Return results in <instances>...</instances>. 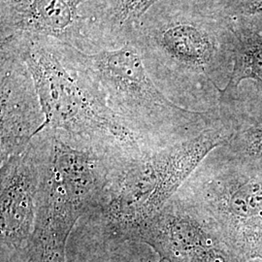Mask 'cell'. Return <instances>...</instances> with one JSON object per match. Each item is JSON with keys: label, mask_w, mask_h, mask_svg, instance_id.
Masks as SVG:
<instances>
[{"label": "cell", "mask_w": 262, "mask_h": 262, "mask_svg": "<svg viewBox=\"0 0 262 262\" xmlns=\"http://www.w3.org/2000/svg\"><path fill=\"white\" fill-rule=\"evenodd\" d=\"M95 0H0V39L29 35L94 53Z\"/></svg>", "instance_id": "cell-8"}, {"label": "cell", "mask_w": 262, "mask_h": 262, "mask_svg": "<svg viewBox=\"0 0 262 262\" xmlns=\"http://www.w3.org/2000/svg\"><path fill=\"white\" fill-rule=\"evenodd\" d=\"M176 197L212 222L242 259L262 258V162L212 150Z\"/></svg>", "instance_id": "cell-5"}, {"label": "cell", "mask_w": 262, "mask_h": 262, "mask_svg": "<svg viewBox=\"0 0 262 262\" xmlns=\"http://www.w3.org/2000/svg\"><path fill=\"white\" fill-rule=\"evenodd\" d=\"M43 144L40 133L0 166V262H28L37 219Z\"/></svg>", "instance_id": "cell-7"}, {"label": "cell", "mask_w": 262, "mask_h": 262, "mask_svg": "<svg viewBox=\"0 0 262 262\" xmlns=\"http://www.w3.org/2000/svg\"><path fill=\"white\" fill-rule=\"evenodd\" d=\"M248 262H262V258H254V259L249 260Z\"/></svg>", "instance_id": "cell-15"}, {"label": "cell", "mask_w": 262, "mask_h": 262, "mask_svg": "<svg viewBox=\"0 0 262 262\" xmlns=\"http://www.w3.org/2000/svg\"><path fill=\"white\" fill-rule=\"evenodd\" d=\"M0 166L28 149L45 116L33 78L21 57L0 45Z\"/></svg>", "instance_id": "cell-9"}, {"label": "cell", "mask_w": 262, "mask_h": 262, "mask_svg": "<svg viewBox=\"0 0 262 262\" xmlns=\"http://www.w3.org/2000/svg\"><path fill=\"white\" fill-rule=\"evenodd\" d=\"M17 53L33 78L44 128L64 131L99 150L136 157L147 151L85 85L54 39L14 35L0 39Z\"/></svg>", "instance_id": "cell-4"}, {"label": "cell", "mask_w": 262, "mask_h": 262, "mask_svg": "<svg viewBox=\"0 0 262 262\" xmlns=\"http://www.w3.org/2000/svg\"><path fill=\"white\" fill-rule=\"evenodd\" d=\"M216 4L227 17L262 14V0H224Z\"/></svg>", "instance_id": "cell-14"}, {"label": "cell", "mask_w": 262, "mask_h": 262, "mask_svg": "<svg viewBox=\"0 0 262 262\" xmlns=\"http://www.w3.org/2000/svg\"><path fill=\"white\" fill-rule=\"evenodd\" d=\"M221 116V115H220ZM230 129L221 117L196 136L128 160L111 187L100 212L116 223L135 226L157 215L215 148L225 145Z\"/></svg>", "instance_id": "cell-6"}, {"label": "cell", "mask_w": 262, "mask_h": 262, "mask_svg": "<svg viewBox=\"0 0 262 262\" xmlns=\"http://www.w3.org/2000/svg\"><path fill=\"white\" fill-rule=\"evenodd\" d=\"M39 133L43 162L29 259L66 262L76 225L84 215L103 210L122 166L135 158L99 150L64 131Z\"/></svg>", "instance_id": "cell-2"}, {"label": "cell", "mask_w": 262, "mask_h": 262, "mask_svg": "<svg viewBox=\"0 0 262 262\" xmlns=\"http://www.w3.org/2000/svg\"><path fill=\"white\" fill-rule=\"evenodd\" d=\"M64 52L85 85L147 151L194 137L221 120L217 107L193 112L169 100L131 42L94 53L64 44Z\"/></svg>", "instance_id": "cell-3"}, {"label": "cell", "mask_w": 262, "mask_h": 262, "mask_svg": "<svg viewBox=\"0 0 262 262\" xmlns=\"http://www.w3.org/2000/svg\"><path fill=\"white\" fill-rule=\"evenodd\" d=\"M229 18L236 53L233 74L227 85L238 86L246 80L262 83V14Z\"/></svg>", "instance_id": "cell-13"}, {"label": "cell", "mask_w": 262, "mask_h": 262, "mask_svg": "<svg viewBox=\"0 0 262 262\" xmlns=\"http://www.w3.org/2000/svg\"><path fill=\"white\" fill-rule=\"evenodd\" d=\"M159 0H95L93 36L96 52L128 43L143 16Z\"/></svg>", "instance_id": "cell-12"}, {"label": "cell", "mask_w": 262, "mask_h": 262, "mask_svg": "<svg viewBox=\"0 0 262 262\" xmlns=\"http://www.w3.org/2000/svg\"><path fill=\"white\" fill-rule=\"evenodd\" d=\"M66 262H170L100 212L84 215L66 248Z\"/></svg>", "instance_id": "cell-10"}, {"label": "cell", "mask_w": 262, "mask_h": 262, "mask_svg": "<svg viewBox=\"0 0 262 262\" xmlns=\"http://www.w3.org/2000/svg\"><path fill=\"white\" fill-rule=\"evenodd\" d=\"M169 100L193 112L219 106L234 69L230 18L212 0H159L129 41Z\"/></svg>", "instance_id": "cell-1"}, {"label": "cell", "mask_w": 262, "mask_h": 262, "mask_svg": "<svg viewBox=\"0 0 262 262\" xmlns=\"http://www.w3.org/2000/svg\"><path fill=\"white\" fill-rule=\"evenodd\" d=\"M28 262H36V261H34V260H31V259H29V260H28Z\"/></svg>", "instance_id": "cell-17"}, {"label": "cell", "mask_w": 262, "mask_h": 262, "mask_svg": "<svg viewBox=\"0 0 262 262\" xmlns=\"http://www.w3.org/2000/svg\"><path fill=\"white\" fill-rule=\"evenodd\" d=\"M212 1H214L215 3H220V2H222V1H224V0H212Z\"/></svg>", "instance_id": "cell-16"}, {"label": "cell", "mask_w": 262, "mask_h": 262, "mask_svg": "<svg viewBox=\"0 0 262 262\" xmlns=\"http://www.w3.org/2000/svg\"><path fill=\"white\" fill-rule=\"evenodd\" d=\"M217 109L231 132L224 149L236 159L262 162V83L227 85Z\"/></svg>", "instance_id": "cell-11"}]
</instances>
